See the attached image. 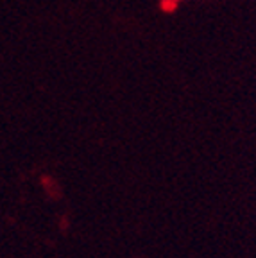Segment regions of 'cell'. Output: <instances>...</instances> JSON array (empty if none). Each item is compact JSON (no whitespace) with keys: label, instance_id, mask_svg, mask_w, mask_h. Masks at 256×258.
<instances>
[{"label":"cell","instance_id":"6da1fadb","mask_svg":"<svg viewBox=\"0 0 256 258\" xmlns=\"http://www.w3.org/2000/svg\"><path fill=\"white\" fill-rule=\"evenodd\" d=\"M176 2L177 0H163V9L165 11H170V9L176 8Z\"/></svg>","mask_w":256,"mask_h":258}]
</instances>
